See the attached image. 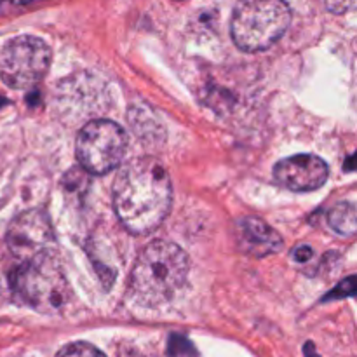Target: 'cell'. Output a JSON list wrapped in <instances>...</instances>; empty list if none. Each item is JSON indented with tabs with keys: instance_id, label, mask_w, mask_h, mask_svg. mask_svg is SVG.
<instances>
[{
	"instance_id": "8fae6325",
	"label": "cell",
	"mask_w": 357,
	"mask_h": 357,
	"mask_svg": "<svg viewBox=\"0 0 357 357\" xmlns=\"http://www.w3.org/2000/svg\"><path fill=\"white\" fill-rule=\"evenodd\" d=\"M56 357H107L100 349L86 342H75V344L65 345Z\"/></svg>"
},
{
	"instance_id": "52a82bcc",
	"label": "cell",
	"mask_w": 357,
	"mask_h": 357,
	"mask_svg": "<svg viewBox=\"0 0 357 357\" xmlns=\"http://www.w3.org/2000/svg\"><path fill=\"white\" fill-rule=\"evenodd\" d=\"M7 248L21 261L31 260L40 255L51 253L54 243L51 222L40 209H28L21 213L7 230Z\"/></svg>"
},
{
	"instance_id": "4fadbf2b",
	"label": "cell",
	"mask_w": 357,
	"mask_h": 357,
	"mask_svg": "<svg viewBox=\"0 0 357 357\" xmlns=\"http://www.w3.org/2000/svg\"><path fill=\"white\" fill-rule=\"evenodd\" d=\"M293 257H295L296 261H309L314 257V251L310 246H298L295 253H293Z\"/></svg>"
},
{
	"instance_id": "30bf717a",
	"label": "cell",
	"mask_w": 357,
	"mask_h": 357,
	"mask_svg": "<svg viewBox=\"0 0 357 357\" xmlns=\"http://www.w3.org/2000/svg\"><path fill=\"white\" fill-rule=\"evenodd\" d=\"M357 216L354 202H340L328 215V223L335 232L342 236H352L357 229Z\"/></svg>"
},
{
	"instance_id": "8992f818",
	"label": "cell",
	"mask_w": 357,
	"mask_h": 357,
	"mask_svg": "<svg viewBox=\"0 0 357 357\" xmlns=\"http://www.w3.org/2000/svg\"><path fill=\"white\" fill-rule=\"evenodd\" d=\"M51 49L37 37H16L0 52V77L13 89L33 87L47 72Z\"/></svg>"
},
{
	"instance_id": "3957f363",
	"label": "cell",
	"mask_w": 357,
	"mask_h": 357,
	"mask_svg": "<svg viewBox=\"0 0 357 357\" xmlns=\"http://www.w3.org/2000/svg\"><path fill=\"white\" fill-rule=\"evenodd\" d=\"M289 23L291 10L284 0H243L232 14L230 33L237 47L258 52L274 45Z\"/></svg>"
},
{
	"instance_id": "6da1fadb",
	"label": "cell",
	"mask_w": 357,
	"mask_h": 357,
	"mask_svg": "<svg viewBox=\"0 0 357 357\" xmlns=\"http://www.w3.org/2000/svg\"><path fill=\"white\" fill-rule=\"evenodd\" d=\"M173 201L166 167L152 157H142L122 167L114 183V208L122 225L136 236L162 225Z\"/></svg>"
},
{
	"instance_id": "7a4b0ae2",
	"label": "cell",
	"mask_w": 357,
	"mask_h": 357,
	"mask_svg": "<svg viewBox=\"0 0 357 357\" xmlns=\"http://www.w3.org/2000/svg\"><path fill=\"white\" fill-rule=\"evenodd\" d=\"M188 271L190 261L180 246L169 241H152L136 258L129 288L143 305H160L176 295L187 281Z\"/></svg>"
},
{
	"instance_id": "7c38bea8",
	"label": "cell",
	"mask_w": 357,
	"mask_h": 357,
	"mask_svg": "<svg viewBox=\"0 0 357 357\" xmlns=\"http://www.w3.org/2000/svg\"><path fill=\"white\" fill-rule=\"evenodd\" d=\"M328 10L335 14H345L356 7V0H326Z\"/></svg>"
},
{
	"instance_id": "9c48e42d",
	"label": "cell",
	"mask_w": 357,
	"mask_h": 357,
	"mask_svg": "<svg viewBox=\"0 0 357 357\" xmlns=\"http://www.w3.org/2000/svg\"><path fill=\"white\" fill-rule=\"evenodd\" d=\"M236 237L241 250L255 258L279 253L282 248L281 236L264 220L255 218V216H246L237 222Z\"/></svg>"
},
{
	"instance_id": "277c9868",
	"label": "cell",
	"mask_w": 357,
	"mask_h": 357,
	"mask_svg": "<svg viewBox=\"0 0 357 357\" xmlns=\"http://www.w3.org/2000/svg\"><path fill=\"white\" fill-rule=\"evenodd\" d=\"M10 284L17 300L38 312H56L70 295L65 272L51 253L23 261L10 278Z\"/></svg>"
},
{
	"instance_id": "5b68a950",
	"label": "cell",
	"mask_w": 357,
	"mask_h": 357,
	"mask_svg": "<svg viewBox=\"0 0 357 357\" xmlns=\"http://www.w3.org/2000/svg\"><path fill=\"white\" fill-rule=\"evenodd\" d=\"M75 149L84 169L93 174H107L124 159L128 136L115 122L93 121L80 129Z\"/></svg>"
},
{
	"instance_id": "ba28073f",
	"label": "cell",
	"mask_w": 357,
	"mask_h": 357,
	"mask_svg": "<svg viewBox=\"0 0 357 357\" xmlns=\"http://www.w3.org/2000/svg\"><path fill=\"white\" fill-rule=\"evenodd\" d=\"M274 178L281 187L293 192H312L328 180V166L321 157L300 153L275 164Z\"/></svg>"
}]
</instances>
